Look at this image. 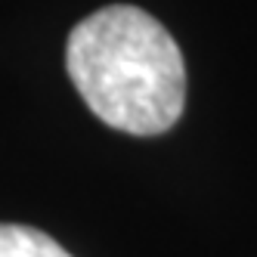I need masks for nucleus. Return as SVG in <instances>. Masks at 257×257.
Here are the masks:
<instances>
[{
  "instance_id": "1",
  "label": "nucleus",
  "mask_w": 257,
  "mask_h": 257,
  "mask_svg": "<svg viewBox=\"0 0 257 257\" xmlns=\"http://www.w3.org/2000/svg\"><path fill=\"white\" fill-rule=\"evenodd\" d=\"M65 68L99 121L134 137L164 134L186 105V62L155 16L112 4L75 25Z\"/></svg>"
},
{
  "instance_id": "2",
  "label": "nucleus",
  "mask_w": 257,
  "mask_h": 257,
  "mask_svg": "<svg viewBox=\"0 0 257 257\" xmlns=\"http://www.w3.org/2000/svg\"><path fill=\"white\" fill-rule=\"evenodd\" d=\"M0 257H71V254L41 229L0 223Z\"/></svg>"
}]
</instances>
